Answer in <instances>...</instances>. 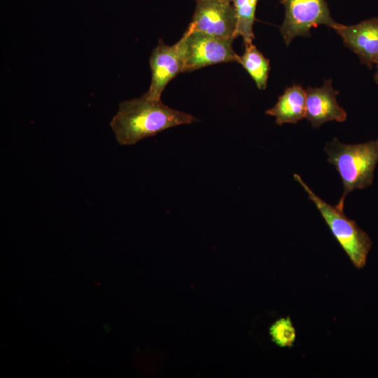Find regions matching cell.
Returning <instances> with one entry per match:
<instances>
[{
    "label": "cell",
    "mask_w": 378,
    "mask_h": 378,
    "mask_svg": "<svg viewBox=\"0 0 378 378\" xmlns=\"http://www.w3.org/2000/svg\"><path fill=\"white\" fill-rule=\"evenodd\" d=\"M190 114L173 109L161 100L146 97L120 103L110 126L120 145H133L170 127L195 121Z\"/></svg>",
    "instance_id": "6da1fadb"
},
{
    "label": "cell",
    "mask_w": 378,
    "mask_h": 378,
    "mask_svg": "<svg viewBox=\"0 0 378 378\" xmlns=\"http://www.w3.org/2000/svg\"><path fill=\"white\" fill-rule=\"evenodd\" d=\"M328 161L339 173L343 192L335 206L344 211L346 196L356 189H363L373 181L378 162V139L358 144H345L337 138L326 143L323 148Z\"/></svg>",
    "instance_id": "7a4b0ae2"
},
{
    "label": "cell",
    "mask_w": 378,
    "mask_h": 378,
    "mask_svg": "<svg viewBox=\"0 0 378 378\" xmlns=\"http://www.w3.org/2000/svg\"><path fill=\"white\" fill-rule=\"evenodd\" d=\"M293 178L302 186L308 198L314 203L332 234L354 267L358 269L363 268L372 246L369 235L361 230L354 220L346 217L344 211L328 204L318 197L300 175L294 174Z\"/></svg>",
    "instance_id": "3957f363"
},
{
    "label": "cell",
    "mask_w": 378,
    "mask_h": 378,
    "mask_svg": "<svg viewBox=\"0 0 378 378\" xmlns=\"http://www.w3.org/2000/svg\"><path fill=\"white\" fill-rule=\"evenodd\" d=\"M233 39L187 29L178 41L183 62V72L221 62H238L232 48Z\"/></svg>",
    "instance_id": "277c9868"
},
{
    "label": "cell",
    "mask_w": 378,
    "mask_h": 378,
    "mask_svg": "<svg viewBox=\"0 0 378 378\" xmlns=\"http://www.w3.org/2000/svg\"><path fill=\"white\" fill-rule=\"evenodd\" d=\"M285 18L279 29L288 46L297 36H310V29L324 24L333 29L337 24L325 0H282Z\"/></svg>",
    "instance_id": "5b68a950"
},
{
    "label": "cell",
    "mask_w": 378,
    "mask_h": 378,
    "mask_svg": "<svg viewBox=\"0 0 378 378\" xmlns=\"http://www.w3.org/2000/svg\"><path fill=\"white\" fill-rule=\"evenodd\" d=\"M236 27L237 17L232 3L220 0H196L188 29L234 40Z\"/></svg>",
    "instance_id": "8992f818"
},
{
    "label": "cell",
    "mask_w": 378,
    "mask_h": 378,
    "mask_svg": "<svg viewBox=\"0 0 378 378\" xmlns=\"http://www.w3.org/2000/svg\"><path fill=\"white\" fill-rule=\"evenodd\" d=\"M149 64L151 69V83L144 95L152 99L160 100L168 83L177 74L183 72L182 54L178 42L173 46L165 45L160 41L153 50Z\"/></svg>",
    "instance_id": "52a82bcc"
},
{
    "label": "cell",
    "mask_w": 378,
    "mask_h": 378,
    "mask_svg": "<svg viewBox=\"0 0 378 378\" xmlns=\"http://www.w3.org/2000/svg\"><path fill=\"white\" fill-rule=\"evenodd\" d=\"M333 29L344 44L354 52L361 63L372 68L378 60V18L363 20L354 25L337 23Z\"/></svg>",
    "instance_id": "ba28073f"
},
{
    "label": "cell",
    "mask_w": 378,
    "mask_h": 378,
    "mask_svg": "<svg viewBox=\"0 0 378 378\" xmlns=\"http://www.w3.org/2000/svg\"><path fill=\"white\" fill-rule=\"evenodd\" d=\"M305 92V118L313 127H319L328 121L346 120V112L339 105L336 98L339 91L333 89L330 78L326 80L319 88L308 87Z\"/></svg>",
    "instance_id": "9c48e42d"
},
{
    "label": "cell",
    "mask_w": 378,
    "mask_h": 378,
    "mask_svg": "<svg viewBox=\"0 0 378 378\" xmlns=\"http://www.w3.org/2000/svg\"><path fill=\"white\" fill-rule=\"evenodd\" d=\"M265 113L276 118L278 125L297 123L305 117L306 92L300 85L287 88L279 97L276 104Z\"/></svg>",
    "instance_id": "30bf717a"
},
{
    "label": "cell",
    "mask_w": 378,
    "mask_h": 378,
    "mask_svg": "<svg viewBox=\"0 0 378 378\" xmlns=\"http://www.w3.org/2000/svg\"><path fill=\"white\" fill-rule=\"evenodd\" d=\"M238 62L249 74L258 89L264 90L266 88L270 71V62L253 43L245 46L243 55H239Z\"/></svg>",
    "instance_id": "8fae6325"
},
{
    "label": "cell",
    "mask_w": 378,
    "mask_h": 378,
    "mask_svg": "<svg viewBox=\"0 0 378 378\" xmlns=\"http://www.w3.org/2000/svg\"><path fill=\"white\" fill-rule=\"evenodd\" d=\"M258 0H232L236 17V37L241 36L245 46L253 43V25Z\"/></svg>",
    "instance_id": "7c38bea8"
},
{
    "label": "cell",
    "mask_w": 378,
    "mask_h": 378,
    "mask_svg": "<svg viewBox=\"0 0 378 378\" xmlns=\"http://www.w3.org/2000/svg\"><path fill=\"white\" fill-rule=\"evenodd\" d=\"M269 332L272 342L279 347H292L295 342L296 331L289 316L276 320Z\"/></svg>",
    "instance_id": "4fadbf2b"
},
{
    "label": "cell",
    "mask_w": 378,
    "mask_h": 378,
    "mask_svg": "<svg viewBox=\"0 0 378 378\" xmlns=\"http://www.w3.org/2000/svg\"><path fill=\"white\" fill-rule=\"evenodd\" d=\"M376 64H377V71H376L375 75H374V80H375L376 83L378 84V60L376 62Z\"/></svg>",
    "instance_id": "5bb4252c"
},
{
    "label": "cell",
    "mask_w": 378,
    "mask_h": 378,
    "mask_svg": "<svg viewBox=\"0 0 378 378\" xmlns=\"http://www.w3.org/2000/svg\"><path fill=\"white\" fill-rule=\"evenodd\" d=\"M220 1L232 3V0H220Z\"/></svg>",
    "instance_id": "9a60e30c"
}]
</instances>
